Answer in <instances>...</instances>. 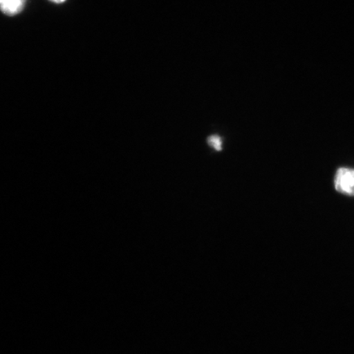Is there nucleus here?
I'll return each mask as SVG.
<instances>
[{
	"label": "nucleus",
	"instance_id": "obj_3",
	"mask_svg": "<svg viewBox=\"0 0 354 354\" xmlns=\"http://www.w3.org/2000/svg\"><path fill=\"white\" fill-rule=\"evenodd\" d=\"M207 141H209V144L216 150H218V151L221 150V145H223V143H221V140L219 136H212Z\"/></svg>",
	"mask_w": 354,
	"mask_h": 354
},
{
	"label": "nucleus",
	"instance_id": "obj_1",
	"mask_svg": "<svg viewBox=\"0 0 354 354\" xmlns=\"http://www.w3.org/2000/svg\"><path fill=\"white\" fill-rule=\"evenodd\" d=\"M335 184L337 192L354 196V170L340 168L336 174Z\"/></svg>",
	"mask_w": 354,
	"mask_h": 354
},
{
	"label": "nucleus",
	"instance_id": "obj_2",
	"mask_svg": "<svg viewBox=\"0 0 354 354\" xmlns=\"http://www.w3.org/2000/svg\"><path fill=\"white\" fill-rule=\"evenodd\" d=\"M26 0H0V10L8 16L19 15L25 6Z\"/></svg>",
	"mask_w": 354,
	"mask_h": 354
},
{
	"label": "nucleus",
	"instance_id": "obj_4",
	"mask_svg": "<svg viewBox=\"0 0 354 354\" xmlns=\"http://www.w3.org/2000/svg\"><path fill=\"white\" fill-rule=\"evenodd\" d=\"M51 2L55 3H62L66 1V0H50Z\"/></svg>",
	"mask_w": 354,
	"mask_h": 354
}]
</instances>
